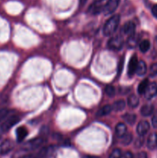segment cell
<instances>
[{"mask_svg": "<svg viewBox=\"0 0 157 158\" xmlns=\"http://www.w3.org/2000/svg\"><path fill=\"white\" fill-rule=\"evenodd\" d=\"M152 124L155 129H157V111L154 114L153 117L152 118Z\"/></svg>", "mask_w": 157, "mask_h": 158, "instance_id": "4dcf8cb0", "label": "cell"}, {"mask_svg": "<svg viewBox=\"0 0 157 158\" xmlns=\"http://www.w3.org/2000/svg\"><path fill=\"white\" fill-rule=\"evenodd\" d=\"M145 97L147 100H151L153 98L155 95H157V84L155 82L150 83L145 92Z\"/></svg>", "mask_w": 157, "mask_h": 158, "instance_id": "9c48e42d", "label": "cell"}, {"mask_svg": "<svg viewBox=\"0 0 157 158\" xmlns=\"http://www.w3.org/2000/svg\"><path fill=\"white\" fill-rule=\"evenodd\" d=\"M112 110L115 111H117V112H119V111L123 110L126 107V103H125L124 100H119L115 101V103L112 104Z\"/></svg>", "mask_w": 157, "mask_h": 158, "instance_id": "d6986e66", "label": "cell"}, {"mask_svg": "<svg viewBox=\"0 0 157 158\" xmlns=\"http://www.w3.org/2000/svg\"><path fill=\"white\" fill-rule=\"evenodd\" d=\"M135 25L132 21H129L127 23H126L123 27V33L127 35L128 37L132 36V35H135Z\"/></svg>", "mask_w": 157, "mask_h": 158, "instance_id": "8fae6325", "label": "cell"}, {"mask_svg": "<svg viewBox=\"0 0 157 158\" xmlns=\"http://www.w3.org/2000/svg\"><path fill=\"white\" fill-rule=\"evenodd\" d=\"M55 148L53 146L45 147L42 148L35 156V158H49L53 154Z\"/></svg>", "mask_w": 157, "mask_h": 158, "instance_id": "8992f818", "label": "cell"}, {"mask_svg": "<svg viewBox=\"0 0 157 158\" xmlns=\"http://www.w3.org/2000/svg\"><path fill=\"white\" fill-rule=\"evenodd\" d=\"M112 110V107L110 105H106V106H103L97 112L96 116L98 117H104V116L108 115V114H110Z\"/></svg>", "mask_w": 157, "mask_h": 158, "instance_id": "ac0fdd59", "label": "cell"}, {"mask_svg": "<svg viewBox=\"0 0 157 158\" xmlns=\"http://www.w3.org/2000/svg\"><path fill=\"white\" fill-rule=\"evenodd\" d=\"M124 41L123 39L119 35L112 36L108 41V47L114 51H119L123 49Z\"/></svg>", "mask_w": 157, "mask_h": 158, "instance_id": "3957f363", "label": "cell"}, {"mask_svg": "<svg viewBox=\"0 0 157 158\" xmlns=\"http://www.w3.org/2000/svg\"><path fill=\"white\" fill-rule=\"evenodd\" d=\"M105 92H106V94H107L109 97H114L115 94V89L114 88L113 86H112V85H107V86H106V88H105Z\"/></svg>", "mask_w": 157, "mask_h": 158, "instance_id": "4316f807", "label": "cell"}, {"mask_svg": "<svg viewBox=\"0 0 157 158\" xmlns=\"http://www.w3.org/2000/svg\"><path fill=\"white\" fill-rule=\"evenodd\" d=\"M133 158H148L147 154L144 151H142V152L138 153V154H135V156H133Z\"/></svg>", "mask_w": 157, "mask_h": 158, "instance_id": "1f68e13d", "label": "cell"}, {"mask_svg": "<svg viewBox=\"0 0 157 158\" xmlns=\"http://www.w3.org/2000/svg\"><path fill=\"white\" fill-rule=\"evenodd\" d=\"M155 47L157 50V36H155Z\"/></svg>", "mask_w": 157, "mask_h": 158, "instance_id": "e575fe53", "label": "cell"}, {"mask_svg": "<svg viewBox=\"0 0 157 158\" xmlns=\"http://www.w3.org/2000/svg\"><path fill=\"white\" fill-rule=\"evenodd\" d=\"M103 6H101L99 5V2H95L89 7V12L92 14H94V15L99 14L100 12H103Z\"/></svg>", "mask_w": 157, "mask_h": 158, "instance_id": "44dd1931", "label": "cell"}, {"mask_svg": "<svg viewBox=\"0 0 157 158\" xmlns=\"http://www.w3.org/2000/svg\"><path fill=\"white\" fill-rule=\"evenodd\" d=\"M123 118L124 121L128 124L133 125L136 120V115L133 114H126L123 115Z\"/></svg>", "mask_w": 157, "mask_h": 158, "instance_id": "ffe728a7", "label": "cell"}, {"mask_svg": "<svg viewBox=\"0 0 157 158\" xmlns=\"http://www.w3.org/2000/svg\"><path fill=\"white\" fill-rule=\"evenodd\" d=\"M152 13L155 18L157 19V4L155 5V6H152Z\"/></svg>", "mask_w": 157, "mask_h": 158, "instance_id": "836d02e7", "label": "cell"}, {"mask_svg": "<svg viewBox=\"0 0 157 158\" xmlns=\"http://www.w3.org/2000/svg\"><path fill=\"white\" fill-rule=\"evenodd\" d=\"M146 71H147V66H146V63L144 61L141 60L138 63V66H137L136 71H135V73L138 76H144L146 73Z\"/></svg>", "mask_w": 157, "mask_h": 158, "instance_id": "2e32d148", "label": "cell"}, {"mask_svg": "<svg viewBox=\"0 0 157 158\" xmlns=\"http://www.w3.org/2000/svg\"><path fill=\"white\" fill-rule=\"evenodd\" d=\"M43 143H44L43 138H42V137H36V138H34L32 140H29V142H27L22 148H25L27 151H33V150H35L39 148V147H41Z\"/></svg>", "mask_w": 157, "mask_h": 158, "instance_id": "5b68a950", "label": "cell"}, {"mask_svg": "<svg viewBox=\"0 0 157 158\" xmlns=\"http://www.w3.org/2000/svg\"><path fill=\"white\" fill-rule=\"evenodd\" d=\"M2 133L1 130H0V138H1V136H2Z\"/></svg>", "mask_w": 157, "mask_h": 158, "instance_id": "74e56055", "label": "cell"}, {"mask_svg": "<svg viewBox=\"0 0 157 158\" xmlns=\"http://www.w3.org/2000/svg\"><path fill=\"white\" fill-rule=\"evenodd\" d=\"M137 43H138V37L135 35H132V36L129 37V40L127 42V46L129 48H134L136 46Z\"/></svg>", "mask_w": 157, "mask_h": 158, "instance_id": "484cf974", "label": "cell"}, {"mask_svg": "<svg viewBox=\"0 0 157 158\" xmlns=\"http://www.w3.org/2000/svg\"><path fill=\"white\" fill-rule=\"evenodd\" d=\"M20 120L18 116H11V117L5 118L4 120L0 122V130L2 133H6L9 131L12 127L15 126Z\"/></svg>", "mask_w": 157, "mask_h": 158, "instance_id": "7a4b0ae2", "label": "cell"}, {"mask_svg": "<svg viewBox=\"0 0 157 158\" xmlns=\"http://www.w3.org/2000/svg\"><path fill=\"white\" fill-rule=\"evenodd\" d=\"M127 103L129 106H130L131 108H135L138 106L139 103V99L135 94H132V95H130L128 97Z\"/></svg>", "mask_w": 157, "mask_h": 158, "instance_id": "e0dca14e", "label": "cell"}, {"mask_svg": "<svg viewBox=\"0 0 157 158\" xmlns=\"http://www.w3.org/2000/svg\"><path fill=\"white\" fill-rule=\"evenodd\" d=\"M14 148V144L12 140H5L4 141L0 143V154L5 155L10 152Z\"/></svg>", "mask_w": 157, "mask_h": 158, "instance_id": "ba28073f", "label": "cell"}, {"mask_svg": "<svg viewBox=\"0 0 157 158\" xmlns=\"http://www.w3.org/2000/svg\"><path fill=\"white\" fill-rule=\"evenodd\" d=\"M24 158H35V156H34V155H27L26 157H25Z\"/></svg>", "mask_w": 157, "mask_h": 158, "instance_id": "d590c367", "label": "cell"}, {"mask_svg": "<svg viewBox=\"0 0 157 158\" xmlns=\"http://www.w3.org/2000/svg\"><path fill=\"white\" fill-rule=\"evenodd\" d=\"M102 1H103V0H94L95 2H101Z\"/></svg>", "mask_w": 157, "mask_h": 158, "instance_id": "8d00e7d4", "label": "cell"}, {"mask_svg": "<svg viewBox=\"0 0 157 158\" xmlns=\"http://www.w3.org/2000/svg\"><path fill=\"white\" fill-rule=\"evenodd\" d=\"M120 158H133V155L130 151H126L123 154H122V156Z\"/></svg>", "mask_w": 157, "mask_h": 158, "instance_id": "d6a6232c", "label": "cell"}, {"mask_svg": "<svg viewBox=\"0 0 157 158\" xmlns=\"http://www.w3.org/2000/svg\"><path fill=\"white\" fill-rule=\"evenodd\" d=\"M153 111H154L153 105L149 104V103H148V104H145L142 106L140 112H141L142 116L146 117H149V116L152 115V113H153Z\"/></svg>", "mask_w": 157, "mask_h": 158, "instance_id": "9a60e30c", "label": "cell"}, {"mask_svg": "<svg viewBox=\"0 0 157 158\" xmlns=\"http://www.w3.org/2000/svg\"><path fill=\"white\" fill-rule=\"evenodd\" d=\"M149 128H150L149 123L146 120H143V121H140L137 125L136 132L140 137H143L147 134L148 131H149Z\"/></svg>", "mask_w": 157, "mask_h": 158, "instance_id": "30bf717a", "label": "cell"}, {"mask_svg": "<svg viewBox=\"0 0 157 158\" xmlns=\"http://www.w3.org/2000/svg\"><path fill=\"white\" fill-rule=\"evenodd\" d=\"M120 0H108L107 2L103 6V12L105 15H110L113 13L118 8Z\"/></svg>", "mask_w": 157, "mask_h": 158, "instance_id": "277c9868", "label": "cell"}, {"mask_svg": "<svg viewBox=\"0 0 157 158\" xmlns=\"http://www.w3.org/2000/svg\"><path fill=\"white\" fill-rule=\"evenodd\" d=\"M28 131L25 127H19L16 130V139L18 142H22L27 137Z\"/></svg>", "mask_w": 157, "mask_h": 158, "instance_id": "4fadbf2b", "label": "cell"}, {"mask_svg": "<svg viewBox=\"0 0 157 158\" xmlns=\"http://www.w3.org/2000/svg\"><path fill=\"white\" fill-rule=\"evenodd\" d=\"M120 22V15H114L109 19L103 26V32L106 36H111L116 31Z\"/></svg>", "mask_w": 157, "mask_h": 158, "instance_id": "6da1fadb", "label": "cell"}, {"mask_svg": "<svg viewBox=\"0 0 157 158\" xmlns=\"http://www.w3.org/2000/svg\"><path fill=\"white\" fill-rule=\"evenodd\" d=\"M138 58L135 54L132 56L129 62V65H128V75L129 77H132L134 74L135 73L136 71L137 66H138Z\"/></svg>", "mask_w": 157, "mask_h": 158, "instance_id": "52a82bcc", "label": "cell"}, {"mask_svg": "<svg viewBox=\"0 0 157 158\" xmlns=\"http://www.w3.org/2000/svg\"><path fill=\"white\" fill-rule=\"evenodd\" d=\"M29 151H26L25 148H22L21 149L18 150L17 151H15V153L13 154V155L12 156V158H24L25 157L28 155L27 153Z\"/></svg>", "mask_w": 157, "mask_h": 158, "instance_id": "cb8c5ba5", "label": "cell"}, {"mask_svg": "<svg viewBox=\"0 0 157 158\" xmlns=\"http://www.w3.org/2000/svg\"><path fill=\"white\" fill-rule=\"evenodd\" d=\"M122 156V151L120 149H115L109 155V158H120Z\"/></svg>", "mask_w": 157, "mask_h": 158, "instance_id": "f1b7e54d", "label": "cell"}, {"mask_svg": "<svg viewBox=\"0 0 157 158\" xmlns=\"http://www.w3.org/2000/svg\"><path fill=\"white\" fill-rule=\"evenodd\" d=\"M143 142H144V139H143V137H140L139 138H137L135 140V143H134V145L136 148H140L143 144Z\"/></svg>", "mask_w": 157, "mask_h": 158, "instance_id": "f546056e", "label": "cell"}, {"mask_svg": "<svg viewBox=\"0 0 157 158\" xmlns=\"http://www.w3.org/2000/svg\"><path fill=\"white\" fill-rule=\"evenodd\" d=\"M115 131L117 137L122 138V137L127 133V127H126V125L123 123H117V125L115 126Z\"/></svg>", "mask_w": 157, "mask_h": 158, "instance_id": "5bb4252c", "label": "cell"}, {"mask_svg": "<svg viewBox=\"0 0 157 158\" xmlns=\"http://www.w3.org/2000/svg\"><path fill=\"white\" fill-rule=\"evenodd\" d=\"M149 82L147 79H145V80H143L138 86V93L139 94H144L145 92H146V89H147L148 86H149Z\"/></svg>", "mask_w": 157, "mask_h": 158, "instance_id": "7402d4cb", "label": "cell"}, {"mask_svg": "<svg viewBox=\"0 0 157 158\" xmlns=\"http://www.w3.org/2000/svg\"><path fill=\"white\" fill-rule=\"evenodd\" d=\"M147 148L150 150H153L157 148V134L152 133L147 139Z\"/></svg>", "mask_w": 157, "mask_h": 158, "instance_id": "7c38bea8", "label": "cell"}, {"mask_svg": "<svg viewBox=\"0 0 157 158\" xmlns=\"http://www.w3.org/2000/svg\"><path fill=\"white\" fill-rule=\"evenodd\" d=\"M122 143L124 145L130 144L132 141V135L131 133H126L123 137H122Z\"/></svg>", "mask_w": 157, "mask_h": 158, "instance_id": "d4e9b609", "label": "cell"}, {"mask_svg": "<svg viewBox=\"0 0 157 158\" xmlns=\"http://www.w3.org/2000/svg\"><path fill=\"white\" fill-rule=\"evenodd\" d=\"M149 75L152 77L157 76V63L151 65L150 68H149Z\"/></svg>", "mask_w": 157, "mask_h": 158, "instance_id": "83f0119b", "label": "cell"}, {"mask_svg": "<svg viewBox=\"0 0 157 158\" xmlns=\"http://www.w3.org/2000/svg\"><path fill=\"white\" fill-rule=\"evenodd\" d=\"M150 49V42L148 40H144L139 43V50L142 52H146Z\"/></svg>", "mask_w": 157, "mask_h": 158, "instance_id": "603a6c76", "label": "cell"}]
</instances>
